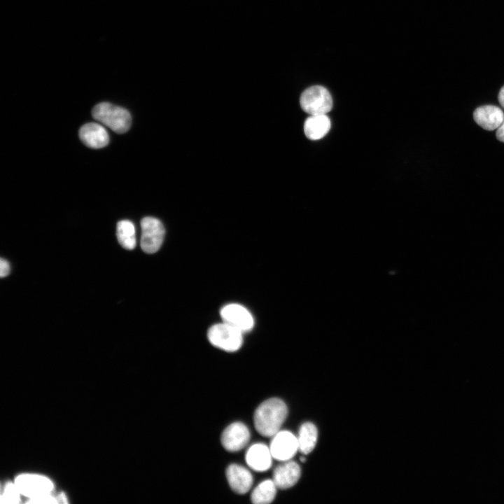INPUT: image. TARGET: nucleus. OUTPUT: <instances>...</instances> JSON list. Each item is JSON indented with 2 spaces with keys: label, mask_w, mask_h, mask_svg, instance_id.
Instances as JSON below:
<instances>
[{
  "label": "nucleus",
  "mask_w": 504,
  "mask_h": 504,
  "mask_svg": "<svg viewBox=\"0 0 504 504\" xmlns=\"http://www.w3.org/2000/svg\"><path fill=\"white\" fill-rule=\"evenodd\" d=\"M79 136L83 144L92 148H103L109 141V136L105 128L96 122L83 125L79 130Z\"/></svg>",
  "instance_id": "14"
},
{
  "label": "nucleus",
  "mask_w": 504,
  "mask_h": 504,
  "mask_svg": "<svg viewBox=\"0 0 504 504\" xmlns=\"http://www.w3.org/2000/svg\"><path fill=\"white\" fill-rule=\"evenodd\" d=\"M250 431L241 422H234L223 431L220 442L225 449L230 452L244 448L250 440Z\"/></svg>",
  "instance_id": "9"
},
{
  "label": "nucleus",
  "mask_w": 504,
  "mask_h": 504,
  "mask_svg": "<svg viewBox=\"0 0 504 504\" xmlns=\"http://www.w3.org/2000/svg\"><path fill=\"white\" fill-rule=\"evenodd\" d=\"M141 246L146 253L157 252L163 242L165 230L162 223L154 217H145L141 221Z\"/></svg>",
  "instance_id": "5"
},
{
  "label": "nucleus",
  "mask_w": 504,
  "mask_h": 504,
  "mask_svg": "<svg viewBox=\"0 0 504 504\" xmlns=\"http://www.w3.org/2000/svg\"><path fill=\"white\" fill-rule=\"evenodd\" d=\"M223 322L239 330L241 332L250 331L254 326V319L251 312L239 304H229L220 310Z\"/></svg>",
  "instance_id": "8"
},
{
  "label": "nucleus",
  "mask_w": 504,
  "mask_h": 504,
  "mask_svg": "<svg viewBox=\"0 0 504 504\" xmlns=\"http://www.w3.org/2000/svg\"><path fill=\"white\" fill-rule=\"evenodd\" d=\"M473 118L483 129L491 131L497 129L503 122L504 113L498 106L485 105L475 110Z\"/></svg>",
  "instance_id": "13"
},
{
  "label": "nucleus",
  "mask_w": 504,
  "mask_h": 504,
  "mask_svg": "<svg viewBox=\"0 0 504 504\" xmlns=\"http://www.w3.org/2000/svg\"><path fill=\"white\" fill-rule=\"evenodd\" d=\"M116 235L119 244L127 250L135 248L136 230L133 223L129 220H122L117 223Z\"/></svg>",
  "instance_id": "17"
},
{
  "label": "nucleus",
  "mask_w": 504,
  "mask_h": 504,
  "mask_svg": "<svg viewBox=\"0 0 504 504\" xmlns=\"http://www.w3.org/2000/svg\"><path fill=\"white\" fill-rule=\"evenodd\" d=\"M330 120L326 114L312 115L304 122V132L312 140L323 138L330 130Z\"/></svg>",
  "instance_id": "15"
},
{
  "label": "nucleus",
  "mask_w": 504,
  "mask_h": 504,
  "mask_svg": "<svg viewBox=\"0 0 504 504\" xmlns=\"http://www.w3.org/2000/svg\"><path fill=\"white\" fill-rule=\"evenodd\" d=\"M300 461H301L302 462H304V461H305V458H304V457H301V458H300Z\"/></svg>",
  "instance_id": "24"
},
{
  "label": "nucleus",
  "mask_w": 504,
  "mask_h": 504,
  "mask_svg": "<svg viewBox=\"0 0 504 504\" xmlns=\"http://www.w3.org/2000/svg\"><path fill=\"white\" fill-rule=\"evenodd\" d=\"M300 104L302 110L310 115L326 114L332 109V99L326 88L314 85L302 93Z\"/></svg>",
  "instance_id": "4"
},
{
  "label": "nucleus",
  "mask_w": 504,
  "mask_h": 504,
  "mask_svg": "<svg viewBox=\"0 0 504 504\" xmlns=\"http://www.w3.org/2000/svg\"><path fill=\"white\" fill-rule=\"evenodd\" d=\"M276 486L272 479L261 482L251 494V502L254 504H268L272 503L276 496Z\"/></svg>",
  "instance_id": "18"
},
{
  "label": "nucleus",
  "mask_w": 504,
  "mask_h": 504,
  "mask_svg": "<svg viewBox=\"0 0 504 504\" xmlns=\"http://www.w3.org/2000/svg\"><path fill=\"white\" fill-rule=\"evenodd\" d=\"M29 503H58L57 498L51 495V493L31 498L28 500Z\"/></svg>",
  "instance_id": "20"
},
{
  "label": "nucleus",
  "mask_w": 504,
  "mask_h": 504,
  "mask_svg": "<svg viewBox=\"0 0 504 504\" xmlns=\"http://www.w3.org/2000/svg\"><path fill=\"white\" fill-rule=\"evenodd\" d=\"M20 492L15 482L8 483L5 486L4 491L1 495V502L6 503H18L20 498Z\"/></svg>",
  "instance_id": "19"
},
{
  "label": "nucleus",
  "mask_w": 504,
  "mask_h": 504,
  "mask_svg": "<svg viewBox=\"0 0 504 504\" xmlns=\"http://www.w3.org/2000/svg\"><path fill=\"white\" fill-rule=\"evenodd\" d=\"M500 105L504 108V86L501 88L498 96Z\"/></svg>",
  "instance_id": "23"
},
{
  "label": "nucleus",
  "mask_w": 504,
  "mask_h": 504,
  "mask_svg": "<svg viewBox=\"0 0 504 504\" xmlns=\"http://www.w3.org/2000/svg\"><path fill=\"white\" fill-rule=\"evenodd\" d=\"M287 414L288 408L283 400L276 398L267 399L254 412L255 428L262 436L272 437L280 430Z\"/></svg>",
  "instance_id": "1"
},
{
  "label": "nucleus",
  "mask_w": 504,
  "mask_h": 504,
  "mask_svg": "<svg viewBox=\"0 0 504 504\" xmlns=\"http://www.w3.org/2000/svg\"><path fill=\"white\" fill-rule=\"evenodd\" d=\"M14 482L20 493L29 499L51 493L53 488L52 482L48 477L36 474L20 475Z\"/></svg>",
  "instance_id": "6"
},
{
  "label": "nucleus",
  "mask_w": 504,
  "mask_h": 504,
  "mask_svg": "<svg viewBox=\"0 0 504 504\" xmlns=\"http://www.w3.org/2000/svg\"><path fill=\"white\" fill-rule=\"evenodd\" d=\"M269 447L273 458L281 462L290 460L299 450L298 438L288 430L273 435Z\"/></svg>",
  "instance_id": "7"
},
{
  "label": "nucleus",
  "mask_w": 504,
  "mask_h": 504,
  "mask_svg": "<svg viewBox=\"0 0 504 504\" xmlns=\"http://www.w3.org/2000/svg\"><path fill=\"white\" fill-rule=\"evenodd\" d=\"M227 482L232 490L239 494L247 493L253 484V476L245 467L238 464L230 465L225 471Z\"/></svg>",
  "instance_id": "10"
},
{
  "label": "nucleus",
  "mask_w": 504,
  "mask_h": 504,
  "mask_svg": "<svg viewBox=\"0 0 504 504\" xmlns=\"http://www.w3.org/2000/svg\"><path fill=\"white\" fill-rule=\"evenodd\" d=\"M10 272V265L8 262L1 258L0 260V276L4 278Z\"/></svg>",
  "instance_id": "21"
},
{
  "label": "nucleus",
  "mask_w": 504,
  "mask_h": 504,
  "mask_svg": "<svg viewBox=\"0 0 504 504\" xmlns=\"http://www.w3.org/2000/svg\"><path fill=\"white\" fill-rule=\"evenodd\" d=\"M92 113L94 119L117 133H125L130 127L131 115L127 110L120 106L102 102L93 108Z\"/></svg>",
  "instance_id": "2"
},
{
  "label": "nucleus",
  "mask_w": 504,
  "mask_h": 504,
  "mask_svg": "<svg viewBox=\"0 0 504 504\" xmlns=\"http://www.w3.org/2000/svg\"><path fill=\"white\" fill-rule=\"evenodd\" d=\"M243 332L223 322L211 326L208 331V339L214 346L227 352L239 350L243 343Z\"/></svg>",
  "instance_id": "3"
},
{
  "label": "nucleus",
  "mask_w": 504,
  "mask_h": 504,
  "mask_svg": "<svg viewBox=\"0 0 504 504\" xmlns=\"http://www.w3.org/2000/svg\"><path fill=\"white\" fill-rule=\"evenodd\" d=\"M273 456L270 447L262 443L252 444L246 451L245 460L253 470L263 472L268 470L272 463Z\"/></svg>",
  "instance_id": "12"
},
{
  "label": "nucleus",
  "mask_w": 504,
  "mask_h": 504,
  "mask_svg": "<svg viewBox=\"0 0 504 504\" xmlns=\"http://www.w3.org/2000/svg\"><path fill=\"white\" fill-rule=\"evenodd\" d=\"M317 437L315 425L310 422L304 423L300 428L298 438L299 450L304 454L310 453L315 447Z\"/></svg>",
  "instance_id": "16"
},
{
  "label": "nucleus",
  "mask_w": 504,
  "mask_h": 504,
  "mask_svg": "<svg viewBox=\"0 0 504 504\" xmlns=\"http://www.w3.org/2000/svg\"><path fill=\"white\" fill-rule=\"evenodd\" d=\"M301 475L299 465L295 461L288 460L283 461L273 471L272 480L276 487L286 489L294 486Z\"/></svg>",
  "instance_id": "11"
},
{
  "label": "nucleus",
  "mask_w": 504,
  "mask_h": 504,
  "mask_svg": "<svg viewBox=\"0 0 504 504\" xmlns=\"http://www.w3.org/2000/svg\"><path fill=\"white\" fill-rule=\"evenodd\" d=\"M496 138L502 142H504V120L501 125L497 128Z\"/></svg>",
  "instance_id": "22"
}]
</instances>
